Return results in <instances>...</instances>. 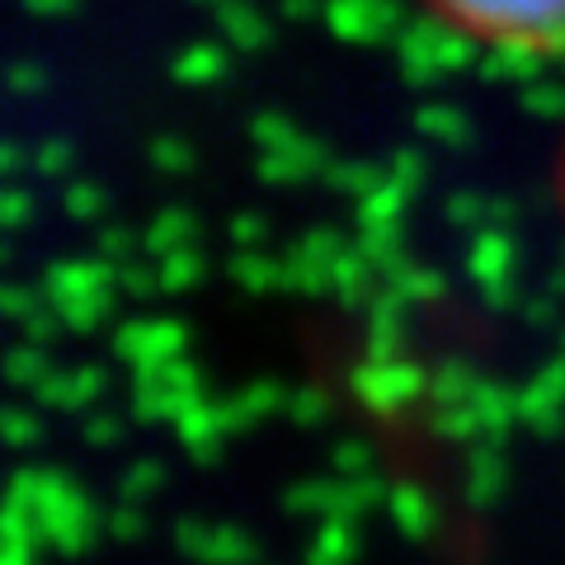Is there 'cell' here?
Returning <instances> with one entry per match:
<instances>
[{"instance_id": "6da1fadb", "label": "cell", "mask_w": 565, "mask_h": 565, "mask_svg": "<svg viewBox=\"0 0 565 565\" xmlns=\"http://www.w3.org/2000/svg\"><path fill=\"white\" fill-rule=\"evenodd\" d=\"M448 33L504 57H565V0H419Z\"/></svg>"}]
</instances>
